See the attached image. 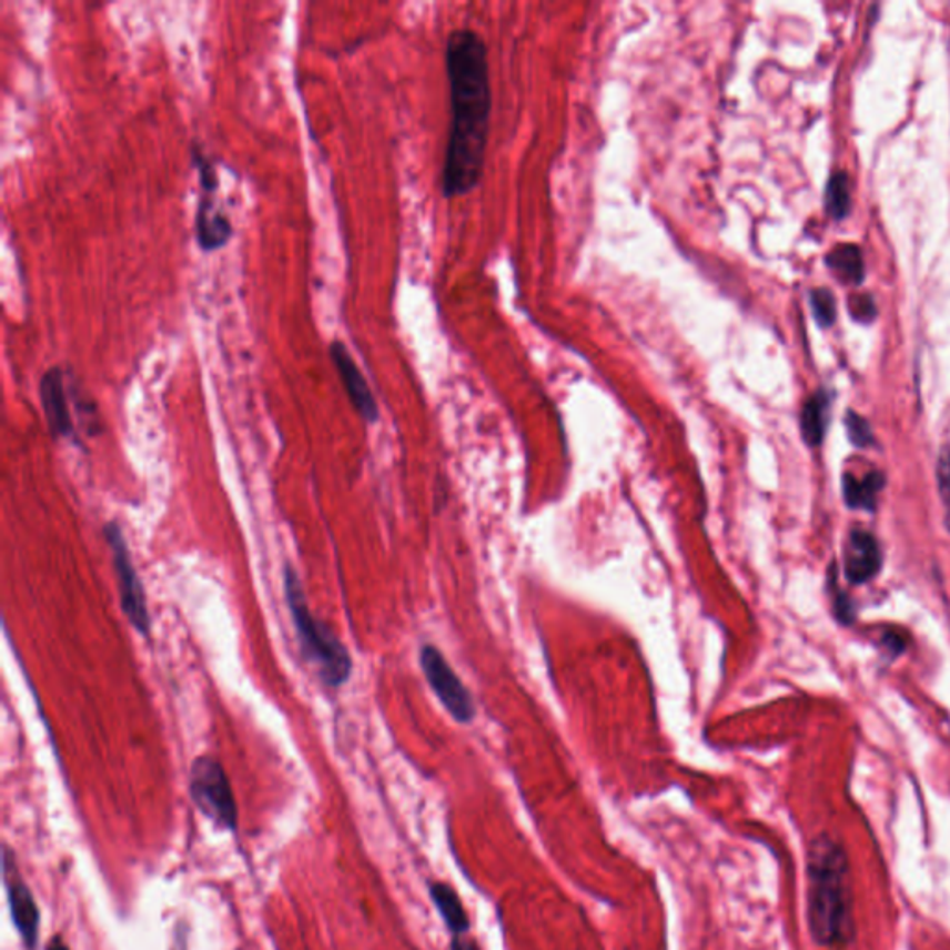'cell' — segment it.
<instances>
[{"label":"cell","mask_w":950,"mask_h":950,"mask_svg":"<svg viewBox=\"0 0 950 950\" xmlns=\"http://www.w3.org/2000/svg\"><path fill=\"white\" fill-rule=\"evenodd\" d=\"M828 590H830L831 596V613H833V618L838 620L841 626H852L856 623V606L855 602L850 600L849 594L843 588H839L838 583V563L836 560H831L830 568H828Z\"/></svg>","instance_id":"17"},{"label":"cell","mask_w":950,"mask_h":950,"mask_svg":"<svg viewBox=\"0 0 950 950\" xmlns=\"http://www.w3.org/2000/svg\"><path fill=\"white\" fill-rule=\"evenodd\" d=\"M882 548L867 529H850L845 540V577L850 585H866L882 570Z\"/></svg>","instance_id":"11"},{"label":"cell","mask_w":950,"mask_h":950,"mask_svg":"<svg viewBox=\"0 0 950 950\" xmlns=\"http://www.w3.org/2000/svg\"><path fill=\"white\" fill-rule=\"evenodd\" d=\"M845 429H847V435H849L850 444L858 447V449H867V447H872L877 444L871 424L861 414L856 413V411H849V413L845 414Z\"/></svg>","instance_id":"18"},{"label":"cell","mask_w":950,"mask_h":950,"mask_svg":"<svg viewBox=\"0 0 950 950\" xmlns=\"http://www.w3.org/2000/svg\"><path fill=\"white\" fill-rule=\"evenodd\" d=\"M71 386L62 366L46 370L40 380V402L47 427L54 441L77 442V425L71 414Z\"/></svg>","instance_id":"8"},{"label":"cell","mask_w":950,"mask_h":950,"mask_svg":"<svg viewBox=\"0 0 950 950\" xmlns=\"http://www.w3.org/2000/svg\"><path fill=\"white\" fill-rule=\"evenodd\" d=\"M431 899L435 902L436 911L441 913L446 922L447 930L453 938L464 936L469 930L468 916L464 911L463 900L458 899L457 891L444 882L431 883Z\"/></svg>","instance_id":"14"},{"label":"cell","mask_w":950,"mask_h":950,"mask_svg":"<svg viewBox=\"0 0 950 950\" xmlns=\"http://www.w3.org/2000/svg\"><path fill=\"white\" fill-rule=\"evenodd\" d=\"M284 598L294 623L295 637L300 640L301 656L316 668L325 687L340 689L353 674L350 650L334 629L311 612L300 574L290 563L284 566Z\"/></svg>","instance_id":"3"},{"label":"cell","mask_w":950,"mask_h":950,"mask_svg":"<svg viewBox=\"0 0 950 950\" xmlns=\"http://www.w3.org/2000/svg\"><path fill=\"white\" fill-rule=\"evenodd\" d=\"M850 316L858 323H871L877 317V305L871 295L856 294L849 300Z\"/></svg>","instance_id":"21"},{"label":"cell","mask_w":950,"mask_h":950,"mask_svg":"<svg viewBox=\"0 0 950 950\" xmlns=\"http://www.w3.org/2000/svg\"><path fill=\"white\" fill-rule=\"evenodd\" d=\"M47 950H69V949H68V944L63 943L62 939L54 938V939H52L51 943H49V947H47Z\"/></svg>","instance_id":"24"},{"label":"cell","mask_w":950,"mask_h":950,"mask_svg":"<svg viewBox=\"0 0 950 950\" xmlns=\"http://www.w3.org/2000/svg\"><path fill=\"white\" fill-rule=\"evenodd\" d=\"M936 477H938L939 498L944 509V527L950 533V446L939 449Z\"/></svg>","instance_id":"20"},{"label":"cell","mask_w":950,"mask_h":950,"mask_svg":"<svg viewBox=\"0 0 950 950\" xmlns=\"http://www.w3.org/2000/svg\"><path fill=\"white\" fill-rule=\"evenodd\" d=\"M826 264L830 267V272L836 273V277L843 283L861 284L866 279V266H863V255L855 244H841L828 253Z\"/></svg>","instance_id":"15"},{"label":"cell","mask_w":950,"mask_h":950,"mask_svg":"<svg viewBox=\"0 0 950 950\" xmlns=\"http://www.w3.org/2000/svg\"><path fill=\"white\" fill-rule=\"evenodd\" d=\"M878 646L883 651V656L893 661L897 657L902 656L908 648V635L900 634L897 629H889L882 635Z\"/></svg>","instance_id":"22"},{"label":"cell","mask_w":950,"mask_h":950,"mask_svg":"<svg viewBox=\"0 0 950 950\" xmlns=\"http://www.w3.org/2000/svg\"><path fill=\"white\" fill-rule=\"evenodd\" d=\"M452 950H482L479 944L475 943L474 939L464 936H457L452 939Z\"/></svg>","instance_id":"23"},{"label":"cell","mask_w":950,"mask_h":950,"mask_svg":"<svg viewBox=\"0 0 950 950\" xmlns=\"http://www.w3.org/2000/svg\"><path fill=\"white\" fill-rule=\"evenodd\" d=\"M329 356L333 363L336 374H338L340 383L344 386L345 394L350 397L351 405L355 408V413L368 422L375 424L380 420V405L375 402L374 392L370 388L368 381L364 377L361 368L356 366L355 358L351 355L350 350L345 347L342 340H333L329 344Z\"/></svg>","instance_id":"9"},{"label":"cell","mask_w":950,"mask_h":950,"mask_svg":"<svg viewBox=\"0 0 950 950\" xmlns=\"http://www.w3.org/2000/svg\"><path fill=\"white\" fill-rule=\"evenodd\" d=\"M102 535L112 554L113 570L118 577L119 604L121 612L132 628L148 639L151 635V613H149L148 594L142 579L138 576L137 566L132 560L131 549L127 544L123 529L118 522H108L102 527Z\"/></svg>","instance_id":"5"},{"label":"cell","mask_w":950,"mask_h":950,"mask_svg":"<svg viewBox=\"0 0 950 950\" xmlns=\"http://www.w3.org/2000/svg\"><path fill=\"white\" fill-rule=\"evenodd\" d=\"M808 922L815 943L839 949L855 939L850 863L843 845L819 836L808 850Z\"/></svg>","instance_id":"2"},{"label":"cell","mask_w":950,"mask_h":950,"mask_svg":"<svg viewBox=\"0 0 950 950\" xmlns=\"http://www.w3.org/2000/svg\"><path fill=\"white\" fill-rule=\"evenodd\" d=\"M886 483L888 477L880 469H872L863 477H856L855 474L845 472L841 477L845 505L852 511L877 513L878 494L882 493Z\"/></svg>","instance_id":"12"},{"label":"cell","mask_w":950,"mask_h":950,"mask_svg":"<svg viewBox=\"0 0 950 950\" xmlns=\"http://www.w3.org/2000/svg\"><path fill=\"white\" fill-rule=\"evenodd\" d=\"M809 301H811L815 320H817L820 327H831L836 323V317H838V305H836V297H833L830 290H811Z\"/></svg>","instance_id":"19"},{"label":"cell","mask_w":950,"mask_h":950,"mask_svg":"<svg viewBox=\"0 0 950 950\" xmlns=\"http://www.w3.org/2000/svg\"><path fill=\"white\" fill-rule=\"evenodd\" d=\"M192 168L199 176V201L193 215V236L203 253H215L231 242L234 234L231 218L215 203L220 190V176L214 160L210 159L199 143H192Z\"/></svg>","instance_id":"4"},{"label":"cell","mask_w":950,"mask_h":950,"mask_svg":"<svg viewBox=\"0 0 950 950\" xmlns=\"http://www.w3.org/2000/svg\"><path fill=\"white\" fill-rule=\"evenodd\" d=\"M452 129L442 168L444 198L468 195L482 182L487 154L493 90L488 51L472 29L453 30L446 43Z\"/></svg>","instance_id":"1"},{"label":"cell","mask_w":950,"mask_h":950,"mask_svg":"<svg viewBox=\"0 0 950 950\" xmlns=\"http://www.w3.org/2000/svg\"><path fill=\"white\" fill-rule=\"evenodd\" d=\"M830 394L822 388L804 403L800 411V433L809 447H819L825 442L826 431L830 424Z\"/></svg>","instance_id":"13"},{"label":"cell","mask_w":950,"mask_h":950,"mask_svg":"<svg viewBox=\"0 0 950 950\" xmlns=\"http://www.w3.org/2000/svg\"><path fill=\"white\" fill-rule=\"evenodd\" d=\"M850 181L845 171H836L826 184V210L833 220H843L850 210Z\"/></svg>","instance_id":"16"},{"label":"cell","mask_w":950,"mask_h":950,"mask_svg":"<svg viewBox=\"0 0 950 950\" xmlns=\"http://www.w3.org/2000/svg\"><path fill=\"white\" fill-rule=\"evenodd\" d=\"M190 792L193 802L215 825L226 830L236 828L238 808L231 781L223 765L210 756H201L192 764Z\"/></svg>","instance_id":"6"},{"label":"cell","mask_w":950,"mask_h":950,"mask_svg":"<svg viewBox=\"0 0 950 950\" xmlns=\"http://www.w3.org/2000/svg\"><path fill=\"white\" fill-rule=\"evenodd\" d=\"M420 667L424 670L431 689L435 690L436 698L446 707L453 719L461 725H469L475 717L474 700L455 670L449 667L446 657L442 656V651L436 650L433 645L422 646Z\"/></svg>","instance_id":"7"},{"label":"cell","mask_w":950,"mask_h":950,"mask_svg":"<svg viewBox=\"0 0 950 950\" xmlns=\"http://www.w3.org/2000/svg\"><path fill=\"white\" fill-rule=\"evenodd\" d=\"M4 880H7L8 900L12 910L13 924L18 927L21 938L29 949H34L40 928V910L29 886L19 875L18 866L12 860L10 849H4Z\"/></svg>","instance_id":"10"}]
</instances>
